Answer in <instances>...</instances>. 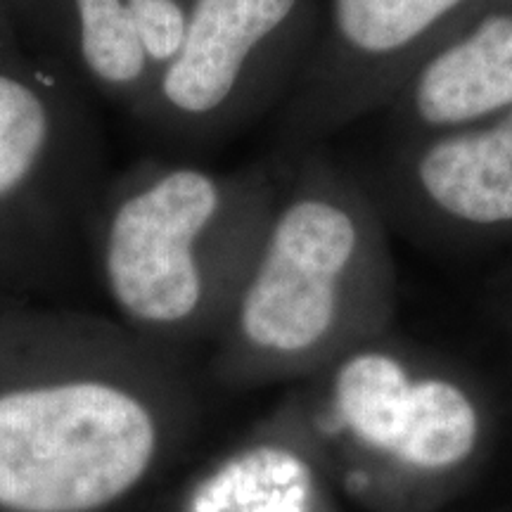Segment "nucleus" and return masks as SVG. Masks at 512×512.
<instances>
[{"instance_id":"nucleus-1","label":"nucleus","mask_w":512,"mask_h":512,"mask_svg":"<svg viewBox=\"0 0 512 512\" xmlns=\"http://www.w3.org/2000/svg\"><path fill=\"white\" fill-rule=\"evenodd\" d=\"M169 351L121 325L0 313V512H107L188 420Z\"/></svg>"},{"instance_id":"nucleus-2","label":"nucleus","mask_w":512,"mask_h":512,"mask_svg":"<svg viewBox=\"0 0 512 512\" xmlns=\"http://www.w3.org/2000/svg\"><path fill=\"white\" fill-rule=\"evenodd\" d=\"M389 233L361 174L323 147L285 166L259 256L216 337L219 380L320 373L384 335L396 306Z\"/></svg>"},{"instance_id":"nucleus-3","label":"nucleus","mask_w":512,"mask_h":512,"mask_svg":"<svg viewBox=\"0 0 512 512\" xmlns=\"http://www.w3.org/2000/svg\"><path fill=\"white\" fill-rule=\"evenodd\" d=\"M278 190L268 162L221 171L164 157L102 183L86 223L121 328L164 351L219 337L259 256Z\"/></svg>"},{"instance_id":"nucleus-4","label":"nucleus","mask_w":512,"mask_h":512,"mask_svg":"<svg viewBox=\"0 0 512 512\" xmlns=\"http://www.w3.org/2000/svg\"><path fill=\"white\" fill-rule=\"evenodd\" d=\"M313 0H190L183 43L133 124L171 152L216 147L278 114L316 46Z\"/></svg>"},{"instance_id":"nucleus-5","label":"nucleus","mask_w":512,"mask_h":512,"mask_svg":"<svg viewBox=\"0 0 512 512\" xmlns=\"http://www.w3.org/2000/svg\"><path fill=\"white\" fill-rule=\"evenodd\" d=\"M100 185L98 133L67 67L0 43V278L50 264Z\"/></svg>"},{"instance_id":"nucleus-6","label":"nucleus","mask_w":512,"mask_h":512,"mask_svg":"<svg viewBox=\"0 0 512 512\" xmlns=\"http://www.w3.org/2000/svg\"><path fill=\"white\" fill-rule=\"evenodd\" d=\"M482 0H328L316 46L275 114L285 169L344 128L382 112L418 62Z\"/></svg>"},{"instance_id":"nucleus-7","label":"nucleus","mask_w":512,"mask_h":512,"mask_svg":"<svg viewBox=\"0 0 512 512\" xmlns=\"http://www.w3.org/2000/svg\"><path fill=\"white\" fill-rule=\"evenodd\" d=\"M320 373L318 420L361 453L413 472H451L475 456L484 408L451 370L380 335Z\"/></svg>"},{"instance_id":"nucleus-8","label":"nucleus","mask_w":512,"mask_h":512,"mask_svg":"<svg viewBox=\"0 0 512 512\" xmlns=\"http://www.w3.org/2000/svg\"><path fill=\"white\" fill-rule=\"evenodd\" d=\"M389 230L434 249L512 238V110L477 124L392 140L361 176Z\"/></svg>"},{"instance_id":"nucleus-9","label":"nucleus","mask_w":512,"mask_h":512,"mask_svg":"<svg viewBox=\"0 0 512 512\" xmlns=\"http://www.w3.org/2000/svg\"><path fill=\"white\" fill-rule=\"evenodd\" d=\"M512 110V0H482L418 62L384 107L392 140Z\"/></svg>"},{"instance_id":"nucleus-10","label":"nucleus","mask_w":512,"mask_h":512,"mask_svg":"<svg viewBox=\"0 0 512 512\" xmlns=\"http://www.w3.org/2000/svg\"><path fill=\"white\" fill-rule=\"evenodd\" d=\"M190 0H72V74L133 117L183 43Z\"/></svg>"},{"instance_id":"nucleus-11","label":"nucleus","mask_w":512,"mask_h":512,"mask_svg":"<svg viewBox=\"0 0 512 512\" xmlns=\"http://www.w3.org/2000/svg\"><path fill=\"white\" fill-rule=\"evenodd\" d=\"M230 456L197 486L188 512H316L318 489L294 430Z\"/></svg>"},{"instance_id":"nucleus-12","label":"nucleus","mask_w":512,"mask_h":512,"mask_svg":"<svg viewBox=\"0 0 512 512\" xmlns=\"http://www.w3.org/2000/svg\"><path fill=\"white\" fill-rule=\"evenodd\" d=\"M491 302H494L496 316L512 335V254L496 273L494 285H491Z\"/></svg>"}]
</instances>
